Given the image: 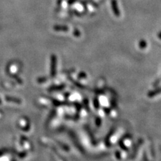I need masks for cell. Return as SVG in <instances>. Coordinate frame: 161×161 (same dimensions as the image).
<instances>
[{
  "label": "cell",
  "instance_id": "1",
  "mask_svg": "<svg viewBox=\"0 0 161 161\" xmlns=\"http://www.w3.org/2000/svg\"><path fill=\"white\" fill-rule=\"evenodd\" d=\"M112 7L114 9L115 14L116 15H119V10L118 11V7H117V3H116V0H112Z\"/></svg>",
  "mask_w": 161,
  "mask_h": 161
}]
</instances>
